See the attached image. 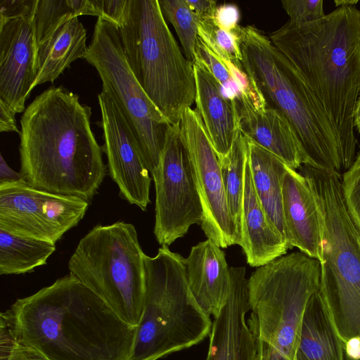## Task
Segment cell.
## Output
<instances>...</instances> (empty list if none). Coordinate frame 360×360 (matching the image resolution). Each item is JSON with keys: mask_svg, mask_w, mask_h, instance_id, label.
Returning a JSON list of instances; mask_svg holds the SVG:
<instances>
[{"mask_svg": "<svg viewBox=\"0 0 360 360\" xmlns=\"http://www.w3.org/2000/svg\"><path fill=\"white\" fill-rule=\"evenodd\" d=\"M91 109L63 86L37 96L20 118V172L31 186L90 202L107 167L91 127Z\"/></svg>", "mask_w": 360, "mask_h": 360, "instance_id": "6da1fadb", "label": "cell"}, {"mask_svg": "<svg viewBox=\"0 0 360 360\" xmlns=\"http://www.w3.org/2000/svg\"><path fill=\"white\" fill-rule=\"evenodd\" d=\"M15 335L50 360H129L136 327L69 274L11 306Z\"/></svg>", "mask_w": 360, "mask_h": 360, "instance_id": "7a4b0ae2", "label": "cell"}, {"mask_svg": "<svg viewBox=\"0 0 360 360\" xmlns=\"http://www.w3.org/2000/svg\"><path fill=\"white\" fill-rule=\"evenodd\" d=\"M269 37L326 112L346 172L356 155L354 114L360 93V10L337 8L305 25L288 20Z\"/></svg>", "mask_w": 360, "mask_h": 360, "instance_id": "3957f363", "label": "cell"}, {"mask_svg": "<svg viewBox=\"0 0 360 360\" xmlns=\"http://www.w3.org/2000/svg\"><path fill=\"white\" fill-rule=\"evenodd\" d=\"M243 65L267 107L281 112L294 128L314 168L340 176L345 172L340 145L326 112L291 62L257 27L236 30Z\"/></svg>", "mask_w": 360, "mask_h": 360, "instance_id": "277c9868", "label": "cell"}, {"mask_svg": "<svg viewBox=\"0 0 360 360\" xmlns=\"http://www.w3.org/2000/svg\"><path fill=\"white\" fill-rule=\"evenodd\" d=\"M321 224L319 292L344 344L360 338V231L351 217L337 174L303 165Z\"/></svg>", "mask_w": 360, "mask_h": 360, "instance_id": "5b68a950", "label": "cell"}, {"mask_svg": "<svg viewBox=\"0 0 360 360\" xmlns=\"http://www.w3.org/2000/svg\"><path fill=\"white\" fill-rule=\"evenodd\" d=\"M145 293L129 360H158L198 345L210 335L212 321L189 288L186 259L161 246L144 255Z\"/></svg>", "mask_w": 360, "mask_h": 360, "instance_id": "8992f818", "label": "cell"}, {"mask_svg": "<svg viewBox=\"0 0 360 360\" xmlns=\"http://www.w3.org/2000/svg\"><path fill=\"white\" fill-rule=\"evenodd\" d=\"M118 27L128 64L171 124L195 100L193 64L181 52L158 0H127Z\"/></svg>", "mask_w": 360, "mask_h": 360, "instance_id": "52a82bcc", "label": "cell"}, {"mask_svg": "<svg viewBox=\"0 0 360 360\" xmlns=\"http://www.w3.org/2000/svg\"><path fill=\"white\" fill-rule=\"evenodd\" d=\"M320 262L298 251L259 266L248 279L247 324L257 360H295L302 321L319 289Z\"/></svg>", "mask_w": 360, "mask_h": 360, "instance_id": "ba28073f", "label": "cell"}, {"mask_svg": "<svg viewBox=\"0 0 360 360\" xmlns=\"http://www.w3.org/2000/svg\"><path fill=\"white\" fill-rule=\"evenodd\" d=\"M144 255L135 226L116 221L92 228L79 240L68 269L124 321L136 327L145 293Z\"/></svg>", "mask_w": 360, "mask_h": 360, "instance_id": "9c48e42d", "label": "cell"}, {"mask_svg": "<svg viewBox=\"0 0 360 360\" xmlns=\"http://www.w3.org/2000/svg\"><path fill=\"white\" fill-rule=\"evenodd\" d=\"M93 65L119 105L137 140L151 175L157 169L171 124L153 103L127 60L117 26L98 18L91 43L83 58Z\"/></svg>", "mask_w": 360, "mask_h": 360, "instance_id": "30bf717a", "label": "cell"}, {"mask_svg": "<svg viewBox=\"0 0 360 360\" xmlns=\"http://www.w3.org/2000/svg\"><path fill=\"white\" fill-rule=\"evenodd\" d=\"M152 176L155 187L154 234L160 245L169 246L202 219L200 197L179 124L169 126Z\"/></svg>", "mask_w": 360, "mask_h": 360, "instance_id": "8fae6325", "label": "cell"}, {"mask_svg": "<svg viewBox=\"0 0 360 360\" xmlns=\"http://www.w3.org/2000/svg\"><path fill=\"white\" fill-rule=\"evenodd\" d=\"M89 205L35 188L23 179L0 184V229L56 244L84 218Z\"/></svg>", "mask_w": 360, "mask_h": 360, "instance_id": "7c38bea8", "label": "cell"}, {"mask_svg": "<svg viewBox=\"0 0 360 360\" xmlns=\"http://www.w3.org/2000/svg\"><path fill=\"white\" fill-rule=\"evenodd\" d=\"M202 207L201 228L221 248L240 245V238L230 213L219 160L197 111L186 108L179 122Z\"/></svg>", "mask_w": 360, "mask_h": 360, "instance_id": "4fadbf2b", "label": "cell"}, {"mask_svg": "<svg viewBox=\"0 0 360 360\" xmlns=\"http://www.w3.org/2000/svg\"><path fill=\"white\" fill-rule=\"evenodd\" d=\"M97 98L104 139L101 148L107 156L109 174L121 198L146 211L151 178L134 131L108 91L102 88Z\"/></svg>", "mask_w": 360, "mask_h": 360, "instance_id": "5bb4252c", "label": "cell"}, {"mask_svg": "<svg viewBox=\"0 0 360 360\" xmlns=\"http://www.w3.org/2000/svg\"><path fill=\"white\" fill-rule=\"evenodd\" d=\"M34 21L0 22V99L16 113L23 112L36 77Z\"/></svg>", "mask_w": 360, "mask_h": 360, "instance_id": "9a60e30c", "label": "cell"}, {"mask_svg": "<svg viewBox=\"0 0 360 360\" xmlns=\"http://www.w3.org/2000/svg\"><path fill=\"white\" fill-rule=\"evenodd\" d=\"M250 310L245 268L230 267V291L214 316L206 360H257L255 338L245 322Z\"/></svg>", "mask_w": 360, "mask_h": 360, "instance_id": "2e32d148", "label": "cell"}, {"mask_svg": "<svg viewBox=\"0 0 360 360\" xmlns=\"http://www.w3.org/2000/svg\"><path fill=\"white\" fill-rule=\"evenodd\" d=\"M283 214L288 249L322 261L319 208L306 179L288 166L283 179Z\"/></svg>", "mask_w": 360, "mask_h": 360, "instance_id": "e0dca14e", "label": "cell"}, {"mask_svg": "<svg viewBox=\"0 0 360 360\" xmlns=\"http://www.w3.org/2000/svg\"><path fill=\"white\" fill-rule=\"evenodd\" d=\"M236 108L239 128L247 139L273 153L293 169L309 165L294 128L281 112L269 107L257 111L244 103Z\"/></svg>", "mask_w": 360, "mask_h": 360, "instance_id": "ac0fdd59", "label": "cell"}, {"mask_svg": "<svg viewBox=\"0 0 360 360\" xmlns=\"http://www.w3.org/2000/svg\"><path fill=\"white\" fill-rule=\"evenodd\" d=\"M187 281L200 307L215 316L230 291V267L224 252L212 240L193 246L186 258Z\"/></svg>", "mask_w": 360, "mask_h": 360, "instance_id": "d6986e66", "label": "cell"}, {"mask_svg": "<svg viewBox=\"0 0 360 360\" xmlns=\"http://www.w3.org/2000/svg\"><path fill=\"white\" fill-rule=\"evenodd\" d=\"M247 262L259 267L284 255L286 241L262 205L253 186L247 156L239 245Z\"/></svg>", "mask_w": 360, "mask_h": 360, "instance_id": "ffe728a7", "label": "cell"}, {"mask_svg": "<svg viewBox=\"0 0 360 360\" xmlns=\"http://www.w3.org/2000/svg\"><path fill=\"white\" fill-rule=\"evenodd\" d=\"M195 79V110L219 160L229 154L239 129L236 104L225 98L218 84L198 60L193 64Z\"/></svg>", "mask_w": 360, "mask_h": 360, "instance_id": "44dd1931", "label": "cell"}, {"mask_svg": "<svg viewBox=\"0 0 360 360\" xmlns=\"http://www.w3.org/2000/svg\"><path fill=\"white\" fill-rule=\"evenodd\" d=\"M88 49L86 30L78 17L60 25L37 49L36 77L31 87L55 80Z\"/></svg>", "mask_w": 360, "mask_h": 360, "instance_id": "7402d4cb", "label": "cell"}, {"mask_svg": "<svg viewBox=\"0 0 360 360\" xmlns=\"http://www.w3.org/2000/svg\"><path fill=\"white\" fill-rule=\"evenodd\" d=\"M195 60L212 75L227 100L235 104L245 102L257 111L267 108L264 98L244 70L242 62L233 60L217 49L207 47L198 37Z\"/></svg>", "mask_w": 360, "mask_h": 360, "instance_id": "603a6c76", "label": "cell"}, {"mask_svg": "<svg viewBox=\"0 0 360 360\" xmlns=\"http://www.w3.org/2000/svg\"><path fill=\"white\" fill-rule=\"evenodd\" d=\"M344 355L345 345L318 290L310 297L303 314L295 360H345Z\"/></svg>", "mask_w": 360, "mask_h": 360, "instance_id": "cb8c5ba5", "label": "cell"}, {"mask_svg": "<svg viewBox=\"0 0 360 360\" xmlns=\"http://www.w3.org/2000/svg\"><path fill=\"white\" fill-rule=\"evenodd\" d=\"M247 141L255 191L268 216L286 241L282 187L288 165L258 144L248 139Z\"/></svg>", "mask_w": 360, "mask_h": 360, "instance_id": "d4e9b609", "label": "cell"}, {"mask_svg": "<svg viewBox=\"0 0 360 360\" xmlns=\"http://www.w3.org/2000/svg\"><path fill=\"white\" fill-rule=\"evenodd\" d=\"M56 244L0 229V274H22L46 264Z\"/></svg>", "mask_w": 360, "mask_h": 360, "instance_id": "484cf974", "label": "cell"}, {"mask_svg": "<svg viewBox=\"0 0 360 360\" xmlns=\"http://www.w3.org/2000/svg\"><path fill=\"white\" fill-rule=\"evenodd\" d=\"M248 141L238 129L232 147L219 161L228 207L241 240V217Z\"/></svg>", "mask_w": 360, "mask_h": 360, "instance_id": "4316f807", "label": "cell"}, {"mask_svg": "<svg viewBox=\"0 0 360 360\" xmlns=\"http://www.w3.org/2000/svg\"><path fill=\"white\" fill-rule=\"evenodd\" d=\"M84 15L96 16L91 0H38L34 19L37 49L63 23Z\"/></svg>", "mask_w": 360, "mask_h": 360, "instance_id": "83f0119b", "label": "cell"}, {"mask_svg": "<svg viewBox=\"0 0 360 360\" xmlns=\"http://www.w3.org/2000/svg\"><path fill=\"white\" fill-rule=\"evenodd\" d=\"M165 19L174 27L185 57L194 64L200 18L188 7L186 0H158Z\"/></svg>", "mask_w": 360, "mask_h": 360, "instance_id": "f1b7e54d", "label": "cell"}, {"mask_svg": "<svg viewBox=\"0 0 360 360\" xmlns=\"http://www.w3.org/2000/svg\"><path fill=\"white\" fill-rule=\"evenodd\" d=\"M0 360H50L18 340L11 309L0 315Z\"/></svg>", "mask_w": 360, "mask_h": 360, "instance_id": "f546056e", "label": "cell"}, {"mask_svg": "<svg viewBox=\"0 0 360 360\" xmlns=\"http://www.w3.org/2000/svg\"><path fill=\"white\" fill-rule=\"evenodd\" d=\"M198 37L208 47L217 49L233 60L242 62L243 56L236 30L229 32L219 28L212 17L200 20Z\"/></svg>", "mask_w": 360, "mask_h": 360, "instance_id": "4dcf8cb0", "label": "cell"}, {"mask_svg": "<svg viewBox=\"0 0 360 360\" xmlns=\"http://www.w3.org/2000/svg\"><path fill=\"white\" fill-rule=\"evenodd\" d=\"M341 179L348 211L360 231V150Z\"/></svg>", "mask_w": 360, "mask_h": 360, "instance_id": "1f68e13d", "label": "cell"}, {"mask_svg": "<svg viewBox=\"0 0 360 360\" xmlns=\"http://www.w3.org/2000/svg\"><path fill=\"white\" fill-rule=\"evenodd\" d=\"M282 7L295 25L314 22L326 16L323 0H283Z\"/></svg>", "mask_w": 360, "mask_h": 360, "instance_id": "d6a6232c", "label": "cell"}, {"mask_svg": "<svg viewBox=\"0 0 360 360\" xmlns=\"http://www.w3.org/2000/svg\"><path fill=\"white\" fill-rule=\"evenodd\" d=\"M38 0H0V22L15 18L34 21Z\"/></svg>", "mask_w": 360, "mask_h": 360, "instance_id": "836d02e7", "label": "cell"}, {"mask_svg": "<svg viewBox=\"0 0 360 360\" xmlns=\"http://www.w3.org/2000/svg\"><path fill=\"white\" fill-rule=\"evenodd\" d=\"M98 18L108 20L120 27L127 0H91Z\"/></svg>", "mask_w": 360, "mask_h": 360, "instance_id": "e575fe53", "label": "cell"}, {"mask_svg": "<svg viewBox=\"0 0 360 360\" xmlns=\"http://www.w3.org/2000/svg\"><path fill=\"white\" fill-rule=\"evenodd\" d=\"M240 11L233 4H224L217 6L212 20L219 28L229 32H235L238 27Z\"/></svg>", "mask_w": 360, "mask_h": 360, "instance_id": "d590c367", "label": "cell"}, {"mask_svg": "<svg viewBox=\"0 0 360 360\" xmlns=\"http://www.w3.org/2000/svg\"><path fill=\"white\" fill-rule=\"evenodd\" d=\"M15 113L0 99V131L20 133L16 124Z\"/></svg>", "mask_w": 360, "mask_h": 360, "instance_id": "8d00e7d4", "label": "cell"}, {"mask_svg": "<svg viewBox=\"0 0 360 360\" xmlns=\"http://www.w3.org/2000/svg\"><path fill=\"white\" fill-rule=\"evenodd\" d=\"M191 10L201 19L213 17L217 8V1L214 0H186Z\"/></svg>", "mask_w": 360, "mask_h": 360, "instance_id": "74e56055", "label": "cell"}, {"mask_svg": "<svg viewBox=\"0 0 360 360\" xmlns=\"http://www.w3.org/2000/svg\"><path fill=\"white\" fill-rule=\"evenodd\" d=\"M24 180L20 172L13 170L6 162L2 155H0V184Z\"/></svg>", "mask_w": 360, "mask_h": 360, "instance_id": "f35d334b", "label": "cell"}, {"mask_svg": "<svg viewBox=\"0 0 360 360\" xmlns=\"http://www.w3.org/2000/svg\"><path fill=\"white\" fill-rule=\"evenodd\" d=\"M345 354L354 360L360 359V338H353L347 342L345 345Z\"/></svg>", "mask_w": 360, "mask_h": 360, "instance_id": "ab89813d", "label": "cell"}, {"mask_svg": "<svg viewBox=\"0 0 360 360\" xmlns=\"http://www.w3.org/2000/svg\"><path fill=\"white\" fill-rule=\"evenodd\" d=\"M354 128L360 133V93L354 110Z\"/></svg>", "mask_w": 360, "mask_h": 360, "instance_id": "60d3db41", "label": "cell"}, {"mask_svg": "<svg viewBox=\"0 0 360 360\" xmlns=\"http://www.w3.org/2000/svg\"><path fill=\"white\" fill-rule=\"evenodd\" d=\"M359 0H335L334 4L337 8L355 6Z\"/></svg>", "mask_w": 360, "mask_h": 360, "instance_id": "b9f144b4", "label": "cell"}, {"mask_svg": "<svg viewBox=\"0 0 360 360\" xmlns=\"http://www.w3.org/2000/svg\"><path fill=\"white\" fill-rule=\"evenodd\" d=\"M344 357H345V360H354V359H352L349 358V356H347L345 354L344 355ZM357 360H360V359H357Z\"/></svg>", "mask_w": 360, "mask_h": 360, "instance_id": "7bdbcfd3", "label": "cell"}]
</instances>
